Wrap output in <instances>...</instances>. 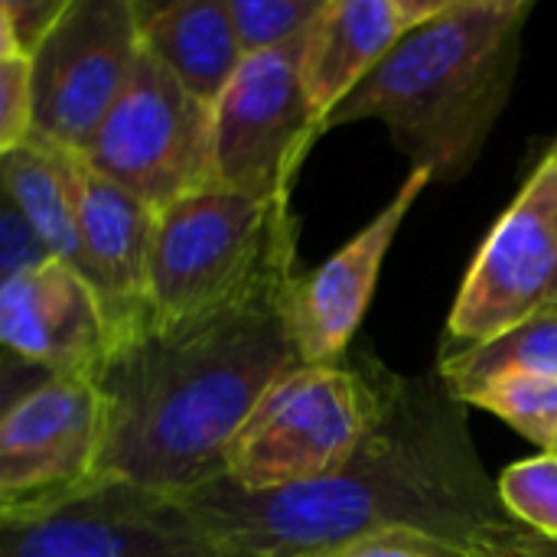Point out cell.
Masks as SVG:
<instances>
[{
	"label": "cell",
	"instance_id": "1",
	"mask_svg": "<svg viewBox=\"0 0 557 557\" xmlns=\"http://www.w3.org/2000/svg\"><path fill=\"white\" fill-rule=\"evenodd\" d=\"M463 408L441 372L395 379L382 418L336 473L277 490H242L219 476L176 503L215 552L336 555L405 539L450 557H499L539 532L499 503Z\"/></svg>",
	"mask_w": 557,
	"mask_h": 557
},
{
	"label": "cell",
	"instance_id": "2",
	"mask_svg": "<svg viewBox=\"0 0 557 557\" xmlns=\"http://www.w3.org/2000/svg\"><path fill=\"white\" fill-rule=\"evenodd\" d=\"M297 251L277 258L228 304L121 339L101 366V480L180 499L225 476V457L255 405L294 372Z\"/></svg>",
	"mask_w": 557,
	"mask_h": 557
},
{
	"label": "cell",
	"instance_id": "3",
	"mask_svg": "<svg viewBox=\"0 0 557 557\" xmlns=\"http://www.w3.org/2000/svg\"><path fill=\"white\" fill-rule=\"evenodd\" d=\"M532 7V0H450L395 42L326 131L382 121L395 147L411 157V170H431L434 183L467 176L509 101Z\"/></svg>",
	"mask_w": 557,
	"mask_h": 557
},
{
	"label": "cell",
	"instance_id": "4",
	"mask_svg": "<svg viewBox=\"0 0 557 557\" xmlns=\"http://www.w3.org/2000/svg\"><path fill=\"white\" fill-rule=\"evenodd\" d=\"M290 199H255L199 186L153 212L147 307L150 326L209 313L251 287L277 258L297 251Z\"/></svg>",
	"mask_w": 557,
	"mask_h": 557
},
{
	"label": "cell",
	"instance_id": "5",
	"mask_svg": "<svg viewBox=\"0 0 557 557\" xmlns=\"http://www.w3.org/2000/svg\"><path fill=\"white\" fill-rule=\"evenodd\" d=\"M395 379L382 362L297 366L235 434L225 476L242 490H277L336 473L382 418Z\"/></svg>",
	"mask_w": 557,
	"mask_h": 557
},
{
	"label": "cell",
	"instance_id": "6",
	"mask_svg": "<svg viewBox=\"0 0 557 557\" xmlns=\"http://www.w3.org/2000/svg\"><path fill=\"white\" fill-rule=\"evenodd\" d=\"M212 108L144 49L82 160L153 212L209 186Z\"/></svg>",
	"mask_w": 557,
	"mask_h": 557
},
{
	"label": "cell",
	"instance_id": "7",
	"mask_svg": "<svg viewBox=\"0 0 557 557\" xmlns=\"http://www.w3.org/2000/svg\"><path fill=\"white\" fill-rule=\"evenodd\" d=\"M140 55L134 0H69L26 55L33 134L82 157Z\"/></svg>",
	"mask_w": 557,
	"mask_h": 557
},
{
	"label": "cell",
	"instance_id": "8",
	"mask_svg": "<svg viewBox=\"0 0 557 557\" xmlns=\"http://www.w3.org/2000/svg\"><path fill=\"white\" fill-rule=\"evenodd\" d=\"M304 39L248 55L212 104L209 186L255 199H290L300 166L323 134L304 78Z\"/></svg>",
	"mask_w": 557,
	"mask_h": 557
},
{
	"label": "cell",
	"instance_id": "9",
	"mask_svg": "<svg viewBox=\"0 0 557 557\" xmlns=\"http://www.w3.org/2000/svg\"><path fill=\"white\" fill-rule=\"evenodd\" d=\"M557 281V150L532 176L486 235L450 307L441 349L480 346L542 310Z\"/></svg>",
	"mask_w": 557,
	"mask_h": 557
},
{
	"label": "cell",
	"instance_id": "10",
	"mask_svg": "<svg viewBox=\"0 0 557 557\" xmlns=\"http://www.w3.org/2000/svg\"><path fill=\"white\" fill-rule=\"evenodd\" d=\"M101 434L91 379H49L20 398L0 418V522L49 512L95 486Z\"/></svg>",
	"mask_w": 557,
	"mask_h": 557
},
{
	"label": "cell",
	"instance_id": "11",
	"mask_svg": "<svg viewBox=\"0 0 557 557\" xmlns=\"http://www.w3.org/2000/svg\"><path fill=\"white\" fill-rule=\"evenodd\" d=\"M186 509L121 480H98L82 496L0 522V557H215Z\"/></svg>",
	"mask_w": 557,
	"mask_h": 557
},
{
	"label": "cell",
	"instance_id": "12",
	"mask_svg": "<svg viewBox=\"0 0 557 557\" xmlns=\"http://www.w3.org/2000/svg\"><path fill=\"white\" fill-rule=\"evenodd\" d=\"M114 349L111 323L91 284L46 258L0 290V352L55 379H98Z\"/></svg>",
	"mask_w": 557,
	"mask_h": 557
},
{
	"label": "cell",
	"instance_id": "13",
	"mask_svg": "<svg viewBox=\"0 0 557 557\" xmlns=\"http://www.w3.org/2000/svg\"><path fill=\"white\" fill-rule=\"evenodd\" d=\"M431 183V170H411L395 199L359 235H352L317 271L297 277L290 297V323L304 366H336L343 359L372 304L388 248L401 232L411 206Z\"/></svg>",
	"mask_w": 557,
	"mask_h": 557
},
{
	"label": "cell",
	"instance_id": "14",
	"mask_svg": "<svg viewBox=\"0 0 557 557\" xmlns=\"http://www.w3.org/2000/svg\"><path fill=\"white\" fill-rule=\"evenodd\" d=\"M69 166L75 186L85 281L98 294L117 346L150 323L147 264L153 209L95 173L82 157L69 153Z\"/></svg>",
	"mask_w": 557,
	"mask_h": 557
},
{
	"label": "cell",
	"instance_id": "15",
	"mask_svg": "<svg viewBox=\"0 0 557 557\" xmlns=\"http://www.w3.org/2000/svg\"><path fill=\"white\" fill-rule=\"evenodd\" d=\"M408 29H414L408 0H326L300 52L304 91L323 134L336 108L375 72Z\"/></svg>",
	"mask_w": 557,
	"mask_h": 557
},
{
	"label": "cell",
	"instance_id": "16",
	"mask_svg": "<svg viewBox=\"0 0 557 557\" xmlns=\"http://www.w3.org/2000/svg\"><path fill=\"white\" fill-rule=\"evenodd\" d=\"M134 16L140 49L212 108L245 62L225 0H134Z\"/></svg>",
	"mask_w": 557,
	"mask_h": 557
},
{
	"label": "cell",
	"instance_id": "17",
	"mask_svg": "<svg viewBox=\"0 0 557 557\" xmlns=\"http://www.w3.org/2000/svg\"><path fill=\"white\" fill-rule=\"evenodd\" d=\"M0 180L46 255L85 277L69 153L52 150L39 140H26L0 160Z\"/></svg>",
	"mask_w": 557,
	"mask_h": 557
},
{
	"label": "cell",
	"instance_id": "18",
	"mask_svg": "<svg viewBox=\"0 0 557 557\" xmlns=\"http://www.w3.org/2000/svg\"><path fill=\"white\" fill-rule=\"evenodd\" d=\"M441 379L463 401L490 379L525 372L557 379V300H548L512 330L463 349H441Z\"/></svg>",
	"mask_w": 557,
	"mask_h": 557
},
{
	"label": "cell",
	"instance_id": "19",
	"mask_svg": "<svg viewBox=\"0 0 557 557\" xmlns=\"http://www.w3.org/2000/svg\"><path fill=\"white\" fill-rule=\"evenodd\" d=\"M463 405L496 414L529 441L542 444L545 454L557 450V379L509 372L470 392Z\"/></svg>",
	"mask_w": 557,
	"mask_h": 557
},
{
	"label": "cell",
	"instance_id": "20",
	"mask_svg": "<svg viewBox=\"0 0 557 557\" xmlns=\"http://www.w3.org/2000/svg\"><path fill=\"white\" fill-rule=\"evenodd\" d=\"M242 55H261L290 46L323 13L326 0H225Z\"/></svg>",
	"mask_w": 557,
	"mask_h": 557
},
{
	"label": "cell",
	"instance_id": "21",
	"mask_svg": "<svg viewBox=\"0 0 557 557\" xmlns=\"http://www.w3.org/2000/svg\"><path fill=\"white\" fill-rule=\"evenodd\" d=\"M496 493L516 522L557 542V454L512 463L499 476Z\"/></svg>",
	"mask_w": 557,
	"mask_h": 557
},
{
	"label": "cell",
	"instance_id": "22",
	"mask_svg": "<svg viewBox=\"0 0 557 557\" xmlns=\"http://www.w3.org/2000/svg\"><path fill=\"white\" fill-rule=\"evenodd\" d=\"M33 134V101H29V62L26 55H10L0 62V160L23 147Z\"/></svg>",
	"mask_w": 557,
	"mask_h": 557
},
{
	"label": "cell",
	"instance_id": "23",
	"mask_svg": "<svg viewBox=\"0 0 557 557\" xmlns=\"http://www.w3.org/2000/svg\"><path fill=\"white\" fill-rule=\"evenodd\" d=\"M46 248L36 242V235L29 232V225L23 222V215L16 212V206L7 196V186L0 180V290L7 281H13L20 271L46 261Z\"/></svg>",
	"mask_w": 557,
	"mask_h": 557
},
{
	"label": "cell",
	"instance_id": "24",
	"mask_svg": "<svg viewBox=\"0 0 557 557\" xmlns=\"http://www.w3.org/2000/svg\"><path fill=\"white\" fill-rule=\"evenodd\" d=\"M0 3L10 16L20 55H29L39 46V39L52 29V23L59 20L69 0H0Z\"/></svg>",
	"mask_w": 557,
	"mask_h": 557
},
{
	"label": "cell",
	"instance_id": "25",
	"mask_svg": "<svg viewBox=\"0 0 557 557\" xmlns=\"http://www.w3.org/2000/svg\"><path fill=\"white\" fill-rule=\"evenodd\" d=\"M49 379H55V375H49L46 369H36V366L23 362V359H16V356L0 352V418H3L20 398H26L29 392H36V388L46 385Z\"/></svg>",
	"mask_w": 557,
	"mask_h": 557
},
{
	"label": "cell",
	"instance_id": "26",
	"mask_svg": "<svg viewBox=\"0 0 557 557\" xmlns=\"http://www.w3.org/2000/svg\"><path fill=\"white\" fill-rule=\"evenodd\" d=\"M330 557H450L437 548L418 545V542H405V539H375V542H359L349 545L343 552Z\"/></svg>",
	"mask_w": 557,
	"mask_h": 557
},
{
	"label": "cell",
	"instance_id": "27",
	"mask_svg": "<svg viewBox=\"0 0 557 557\" xmlns=\"http://www.w3.org/2000/svg\"><path fill=\"white\" fill-rule=\"evenodd\" d=\"M499 557H557V542L545 539V535H535L532 542H525V545H519V548H512V552Z\"/></svg>",
	"mask_w": 557,
	"mask_h": 557
},
{
	"label": "cell",
	"instance_id": "28",
	"mask_svg": "<svg viewBox=\"0 0 557 557\" xmlns=\"http://www.w3.org/2000/svg\"><path fill=\"white\" fill-rule=\"evenodd\" d=\"M10 55H20V49H16V36H13L10 16H7V10L0 3V62L10 59Z\"/></svg>",
	"mask_w": 557,
	"mask_h": 557
},
{
	"label": "cell",
	"instance_id": "29",
	"mask_svg": "<svg viewBox=\"0 0 557 557\" xmlns=\"http://www.w3.org/2000/svg\"><path fill=\"white\" fill-rule=\"evenodd\" d=\"M215 557H251V555H235V552H219Z\"/></svg>",
	"mask_w": 557,
	"mask_h": 557
},
{
	"label": "cell",
	"instance_id": "30",
	"mask_svg": "<svg viewBox=\"0 0 557 557\" xmlns=\"http://www.w3.org/2000/svg\"><path fill=\"white\" fill-rule=\"evenodd\" d=\"M555 150H557V137H555ZM552 300H557V281H555V294H552Z\"/></svg>",
	"mask_w": 557,
	"mask_h": 557
},
{
	"label": "cell",
	"instance_id": "31",
	"mask_svg": "<svg viewBox=\"0 0 557 557\" xmlns=\"http://www.w3.org/2000/svg\"><path fill=\"white\" fill-rule=\"evenodd\" d=\"M304 557H330V555H304Z\"/></svg>",
	"mask_w": 557,
	"mask_h": 557
},
{
	"label": "cell",
	"instance_id": "32",
	"mask_svg": "<svg viewBox=\"0 0 557 557\" xmlns=\"http://www.w3.org/2000/svg\"><path fill=\"white\" fill-rule=\"evenodd\" d=\"M555 454H557V450H555Z\"/></svg>",
	"mask_w": 557,
	"mask_h": 557
}]
</instances>
